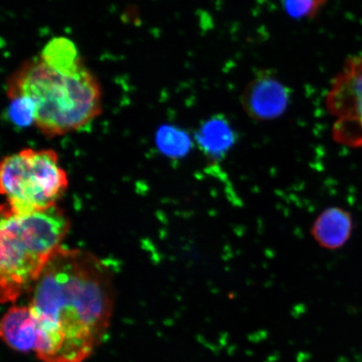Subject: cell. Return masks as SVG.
I'll use <instances>...</instances> for the list:
<instances>
[{
	"instance_id": "cell-1",
	"label": "cell",
	"mask_w": 362,
	"mask_h": 362,
	"mask_svg": "<svg viewBox=\"0 0 362 362\" xmlns=\"http://www.w3.org/2000/svg\"><path fill=\"white\" fill-rule=\"evenodd\" d=\"M31 288L39 360H87L107 332L113 310L112 274L105 262L81 249L61 247Z\"/></svg>"
},
{
	"instance_id": "cell-2",
	"label": "cell",
	"mask_w": 362,
	"mask_h": 362,
	"mask_svg": "<svg viewBox=\"0 0 362 362\" xmlns=\"http://www.w3.org/2000/svg\"><path fill=\"white\" fill-rule=\"evenodd\" d=\"M7 96L33 103L34 124L48 138L83 129L102 112L100 84L64 37L49 40L22 63L7 81Z\"/></svg>"
},
{
	"instance_id": "cell-3",
	"label": "cell",
	"mask_w": 362,
	"mask_h": 362,
	"mask_svg": "<svg viewBox=\"0 0 362 362\" xmlns=\"http://www.w3.org/2000/svg\"><path fill=\"white\" fill-rule=\"evenodd\" d=\"M69 229V219L57 206L29 215H2V303L15 302L33 288L44 267L62 247Z\"/></svg>"
},
{
	"instance_id": "cell-4",
	"label": "cell",
	"mask_w": 362,
	"mask_h": 362,
	"mask_svg": "<svg viewBox=\"0 0 362 362\" xmlns=\"http://www.w3.org/2000/svg\"><path fill=\"white\" fill-rule=\"evenodd\" d=\"M68 187L66 172L52 149L25 148L4 158L2 215H29L57 206Z\"/></svg>"
},
{
	"instance_id": "cell-5",
	"label": "cell",
	"mask_w": 362,
	"mask_h": 362,
	"mask_svg": "<svg viewBox=\"0 0 362 362\" xmlns=\"http://www.w3.org/2000/svg\"><path fill=\"white\" fill-rule=\"evenodd\" d=\"M325 107L334 119V141L362 148V56L350 57L344 63L330 84Z\"/></svg>"
},
{
	"instance_id": "cell-6",
	"label": "cell",
	"mask_w": 362,
	"mask_h": 362,
	"mask_svg": "<svg viewBox=\"0 0 362 362\" xmlns=\"http://www.w3.org/2000/svg\"><path fill=\"white\" fill-rule=\"evenodd\" d=\"M291 92L274 74L262 71L256 74L243 90L242 107L250 119L259 122L273 121L286 112Z\"/></svg>"
},
{
	"instance_id": "cell-7",
	"label": "cell",
	"mask_w": 362,
	"mask_h": 362,
	"mask_svg": "<svg viewBox=\"0 0 362 362\" xmlns=\"http://www.w3.org/2000/svg\"><path fill=\"white\" fill-rule=\"evenodd\" d=\"M354 221L349 211L332 206L325 209L311 226L310 234L321 247L336 250L351 237Z\"/></svg>"
},
{
	"instance_id": "cell-8",
	"label": "cell",
	"mask_w": 362,
	"mask_h": 362,
	"mask_svg": "<svg viewBox=\"0 0 362 362\" xmlns=\"http://www.w3.org/2000/svg\"><path fill=\"white\" fill-rule=\"evenodd\" d=\"M1 337L8 347L19 352L35 351L37 325L28 306H13L1 322Z\"/></svg>"
},
{
	"instance_id": "cell-9",
	"label": "cell",
	"mask_w": 362,
	"mask_h": 362,
	"mask_svg": "<svg viewBox=\"0 0 362 362\" xmlns=\"http://www.w3.org/2000/svg\"><path fill=\"white\" fill-rule=\"evenodd\" d=\"M197 142L208 160L218 162L236 142V134L228 119L215 115L204 122L196 135Z\"/></svg>"
},
{
	"instance_id": "cell-10",
	"label": "cell",
	"mask_w": 362,
	"mask_h": 362,
	"mask_svg": "<svg viewBox=\"0 0 362 362\" xmlns=\"http://www.w3.org/2000/svg\"><path fill=\"white\" fill-rule=\"evenodd\" d=\"M157 144L167 156L181 157L191 148V139L182 130L172 127H165L158 131Z\"/></svg>"
},
{
	"instance_id": "cell-11",
	"label": "cell",
	"mask_w": 362,
	"mask_h": 362,
	"mask_svg": "<svg viewBox=\"0 0 362 362\" xmlns=\"http://www.w3.org/2000/svg\"><path fill=\"white\" fill-rule=\"evenodd\" d=\"M285 12L293 19H312L327 0H281Z\"/></svg>"
},
{
	"instance_id": "cell-12",
	"label": "cell",
	"mask_w": 362,
	"mask_h": 362,
	"mask_svg": "<svg viewBox=\"0 0 362 362\" xmlns=\"http://www.w3.org/2000/svg\"><path fill=\"white\" fill-rule=\"evenodd\" d=\"M8 115L11 120L19 127H27L35 123V110L33 103L25 98L11 99Z\"/></svg>"
}]
</instances>
